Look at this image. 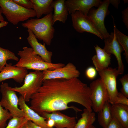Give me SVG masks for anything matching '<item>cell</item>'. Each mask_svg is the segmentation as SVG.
Masks as SVG:
<instances>
[{
    "instance_id": "obj_16",
    "label": "cell",
    "mask_w": 128,
    "mask_h": 128,
    "mask_svg": "<svg viewBox=\"0 0 128 128\" xmlns=\"http://www.w3.org/2000/svg\"><path fill=\"white\" fill-rule=\"evenodd\" d=\"M27 31L28 36L27 39L34 53L39 56L45 62L52 63V52L47 50L44 43L42 44L38 42L37 39L30 30L28 29Z\"/></svg>"
},
{
    "instance_id": "obj_13",
    "label": "cell",
    "mask_w": 128,
    "mask_h": 128,
    "mask_svg": "<svg viewBox=\"0 0 128 128\" xmlns=\"http://www.w3.org/2000/svg\"><path fill=\"white\" fill-rule=\"evenodd\" d=\"M28 73L27 69L21 67L15 66L11 63L7 64L0 72V82L12 79L18 83H21Z\"/></svg>"
},
{
    "instance_id": "obj_26",
    "label": "cell",
    "mask_w": 128,
    "mask_h": 128,
    "mask_svg": "<svg viewBox=\"0 0 128 128\" xmlns=\"http://www.w3.org/2000/svg\"><path fill=\"white\" fill-rule=\"evenodd\" d=\"M28 121L24 116L13 117L5 128H22Z\"/></svg>"
},
{
    "instance_id": "obj_38",
    "label": "cell",
    "mask_w": 128,
    "mask_h": 128,
    "mask_svg": "<svg viewBox=\"0 0 128 128\" xmlns=\"http://www.w3.org/2000/svg\"><path fill=\"white\" fill-rule=\"evenodd\" d=\"M2 14L1 9L0 7V22H3L5 21L4 18L2 15Z\"/></svg>"
},
{
    "instance_id": "obj_14",
    "label": "cell",
    "mask_w": 128,
    "mask_h": 128,
    "mask_svg": "<svg viewBox=\"0 0 128 128\" xmlns=\"http://www.w3.org/2000/svg\"><path fill=\"white\" fill-rule=\"evenodd\" d=\"M41 116L47 120H53L56 128H74L76 123V117L68 116L59 111L44 113Z\"/></svg>"
},
{
    "instance_id": "obj_4",
    "label": "cell",
    "mask_w": 128,
    "mask_h": 128,
    "mask_svg": "<svg viewBox=\"0 0 128 128\" xmlns=\"http://www.w3.org/2000/svg\"><path fill=\"white\" fill-rule=\"evenodd\" d=\"M2 13L8 21L14 25L36 16L33 9H27L18 5L12 0H0Z\"/></svg>"
},
{
    "instance_id": "obj_33",
    "label": "cell",
    "mask_w": 128,
    "mask_h": 128,
    "mask_svg": "<svg viewBox=\"0 0 128 128\" xmlns=\"http://www.w3.org/2000/svg\"><path fill=\"white\" fill-rule=\"evenodd\" d=\"M123 21L126 27L128 28V7L122 12Z\"/></svg>"
},
{
    "instance_id": "obj_24",
    "label": "cell",
    "mask_w": 128,
    "mask_h": 128,
    "mask_svg": "<svg viewBox=\"0 0 128 128\" xmlns=\"http://www.w3.org/2000/svg\"><path fill=\"white\" fill-rule=\"evenodd\" d=\"M114 31L117 40L122 47L124 51V55L126 61L128 62V37L119 31L116 28L114 22Z\"/></svg>"
},
{
    "instance_id": "obj_32",
    "label": "cell",
    "mask_w": 128,
    "mask_h": 128,
    "mask_svg": "<svg viewBox=\"0 0 128 128\" xmlns=\"http://www.w3.org/2000/svg\"><path fill=\"white\" fill-rule=\"evenodd\" d=\"M116 104L128 105V99L120 92H119L118 97Z\"/></svg>"
},
{
    "instance_id": "obj_15",
    "label": "cell",
    "mask_w": 128,
    "mask_h": 128,
    "mask_svg": "<svg viewBox=\"0 0 128 128\" xmlns=\"http://www.w3.org/2000/svg\"><path fill=\"white\" fill-rule=\"evenodd\" d=\"M102 1L100 0H67L65 3L69 14L79 11L87 15L91 8L98 7Z\"/></svg>"
},
{
    "instance_id": "obj_6",
    "label": "cell",
    "mask_w": 128,
    "mask_h": 128,
    "mask_svg": "<svg viewBox=\"0 0 128 128\" xmlns=\"http://www.w3.org/2000/svg\"><path fill=\"white\" fill-rule=\"evenodd\" d=\"M11 88L6 82L0 85V91L2 96L0 104L3 108L9 111L12 117H25L24 112L19 107V98L16 92Z\"/></svg>"
},
{
    "instance_id": "obj_9",
    "label": "cell",
    "mask_w": 128,
    "mask_h": 128,
    "mask_svg": "<svg viewBox=\"0 0 128 128\" xmlns=\"http://www.w3.org/2000/svg\"><path fill=\"white\" fill-rule=\"evenodd\" d=\"M90 98L92 103V108L96 112H98L102 108L109 97L105 86L100 78L91 83Z\"/></svg>"
},
{
    "instance_id": "obj_2",
    "label": "cell",
    "mask_w": 128,
    "mask_h": 128,
    "mask_svg": "<svg viewBox=\"0 0 128 128\" xmlns=\"http://www.w3.org/2000/svg\"><path fill=\"white\" fill-rule=\"evenodd\" d=\"M52 15L51 13L41 18H31L22 23L21 25L30 30L37 39L50 45L55 32L52 23Z\"/></svg>"
},
{
    "instance_id": "obj_34",
    "label": "cell",
    "mask_w": 128,
    "mask_h": 128,
    "mask_svg": "<svg viewBox=\"0 0 128 128\" xmlns=\"http://www.w3.org/2000/svg\"><path fill=\"white\" fill-rule=\"evenodd\" d=\"M26 124L28 128H42L30 120L28 121Z\"/></svg>"
},
{
    "instance_id": "obj_8",
    "label": "cell",
    "mask_w": 128,
    "mask_h": 128,
    "mask_svg": "<svg viewBox=\"0 0 128 128\" xmlns=\"http://www.w3.org/2000/svg\"><path fill=\"white\" fill-rule=\"evenodd\" d=\"M98 72L108 92V101L111 104H116L119 94L117 87L116 79L119 74L117 69L108 67Z\"/></svg>"
},
{
    "instance_id": "obj_23",
    "label": "cell",
    "mask_w": 128,
    "mask_h": 128,
    "mask_svg": "<svg viewBox=\"0 0 128 128\" xmlns=\"http://www.w3.org/2000/svg\"><path fill=\"white\" fill-rule=\"evenodd\" d=\"M82 117L76 123L74 128H88L93 123L96 118L95 113L85 108Z\"/></svg>"
},
{
    "instance_id": "obj_10",
    "label": "cell",
    "mask_w": 128,
    "mask_h": 128,
    "mask_svg": "<svg viewBox=\"0 0 128 128\" xmlns=\"http://www.w3.org/2000/svg\"><path fill=\"white\" fill-rule=\"evenodd\" d=\"M71 14L73 26L77 32L81 33L85 32H89L101 39H103L87 15L79 11H76Z\"/></svg>"
},
{
    "instance_id": "obj_22",
    "label": "cell",
    "mask_w": 128,
    "mask_h": 128,
    "mask_svg": "<svg viewBox=\"0 0 128 128\" xmlns=\"http://www.w3.org/2000/svg\"><path fill=\"white\" fill-rule=\"evenodd\" d=\"M111 105V104L108 101H106L98 112V122L103 128H106L112 119Z\"/></svg>"
},
{
    "instance_id": "obj_27",
    "label": "cell",
    "mask_w": 128,
    "mask_h": 128,
    "mask_svg": "<svg viewBox=\"0 0 128 128\" xmlns=\"http://www.w3.org/2000/svg\"><path fill=\"white\" fill-rule=\"evenodd\" d=\"M12 118L7 110L4 109L0 103V128H5L7 126V121Z\"/></svg>"
},
{
    "instance_id": "obj_18",
    "label": "cell",
    "mask_w": 128,
    "mask_h": 128,
    "mask_svg": "<svg viewBox=\"0 0 128 128\" xmlns=\"http://www.w3.org/2000/svg\"><path fill=\"white\" fill-rule=\"evenodd\" d=\"M94 47L96 55L93 56L92 59L95 68L98 72L108 67L110 64L111 55L97 45Z\"/></svg>"
},
{
    "instance_id": "obj_36",
    "label": "cell",
    "mask_w": 128,
    "mask_h": 128,
    "mask_svg": "<svg viewBox=\"0 0 128 128\" xmlns=\"http://www.w3.org/2000/svg\"><path fill=\"white\" fill-rule=\"evenodd\" d=\"M110 3L111 4L116 8H117L120 1L119 0H109Z\"/></svg>"
},
{
    "instance_id": "obj_31",
    "label": "cell",
    "mask_w": 128,
    "mask_h": 128,
    "mask_svg": "<svg viewBox=\"0 0 128 128\" xmlns=\"http://www.w3.org/2000/svg\"><path fill=\"white\" fill-rule=\"evenodd\" d=\"M106 128H125L123 125L116 119H112Z\"/></svg>"
},
{
    "instance_id": "obj_3",
    "label": "cell",
    "mask_w": 128,
    "mask_h": 128,
    "mask_svg": "<svg viewBox=\"0 0 128 128\" xmlns=\"http://www.w3.org/2000/svg\"><path fill=\"white\" fill-rule=\"evenodd\" d=\"M20 57L18 62L13 65L15 66L23 67L27 69L43 71L54 70L65 65L62 63H54L45 62L39 55L35 54L31 48L23 47L22 50L17 53Z\"/></svg>"
},
{
    "instance_id": "obj_5",
    "label": "cell",
    "mask_w": 128,
    "mask_h": 128,
    "mask_svg": "<svg viewBox=\"0 0 128 128\" xmlns=\"http://www.w3.org/2000/svg\"><path fill=\"white\" fill-rule=\"evenodd\" d=\"M21 86L11 87V89L18 93L26 102L30 101L31 96L37 92L42 85L44 81L42 71H35L28 73Z\"/></svg>"
},
{
    "instance_id": "obj_21",
    "label": "cell",
    "mask_w": 128,
    "mask_h": 128,
    "mask_svg": "<svg viewBox=\"0 0 128 128\" xmlns=\"http://www.w3.org/2000/svg\"><path fill=\"white\" fill-rule=\"evenodd\" d=\"M30 0L37 18H39L43 15H46L52 13L53 10L52 5L53 0Z\"/></svg>"
},
{
    "instance_id": "obj_17",
    "label": "cell",
    "mask_w": 128,
    "mask_h": 128,
    "mask_svg": "<svg viewBox=\"0 0 128 128\" xmlns=\"http://www.w3.org/2000/svg\"><path fill=\"white\" fill-rule=\"evenodd\" d=\"M18 105L20 109L24 112L25 117L29 120L42 128H53L48 127L46 119L29 107L21 96L19 97Z\"/></svg>"
},
{
    "instance_id": "obj_7",
    "label": "cell",
    "mask_w": 128,
    "mask_h": 128,
    "mask_svg": "<svg viewBox=\"0 0 128 128\" xmlns=\"http://www.w3.org/2000/svg\"><path fill=\"white\" fill-rule=\"evenodd\" d=\"M110 4L109 0L102 1L97 9L91 8L87 15L96 29L104 39L110 36L104 23L105 18L109 13L108 7Z\"/></svg>"
},
{
    "instance_id": "obj_29",
    "label": "cell",
    "mask_w": 128,
    "mask_h": 128,
    "mask_svg": "<svg viewBox=\"0 0 128 128\" xmlns=\"http://www.w3.org/2000/svg\"><path fill=\"white\" fill-rule=\"evenodd\" d=\"M19 5L26 9H33V4L30 0H12Z\"/></svg>"
},
{
    "instance_id": "obj_28",
    "label": "cell",
    "mask_w": 128,
    "mask_h": 128,
    "mask_svg": "<svg viewBox=\"0 0 128 128\" xmlns=\"http://www.w3.org/2000/svg\"><path fill=\"white\" fill-rule=\"evenodd\" d=\"M122 85L120 91L126 97L128 98V74H125L119 79Z\"/></svg>"
},
{
    "instance_id": "obj_30",
    "label": "cell",
    "mask_w": 128,
    "mask_h": 128,
    "mask_svg": "<svg viewBox=\"0 0 128 128\" xmlns=\"http://www.w3.org/2000/svg\"><path fill=\"white\" fill-rule=\"evenodd\" d=\"M97 74V70L95 68L90 67L87 68L85 71V75L89 79L92 80L95 78Z\"/></svg>"
},
{
    "instance_id": "obj_20",
    "label": "cell",
    "mask_w": 128,
    "mask_h": 128,
    "mask_svg": "<svg viewBox=\"0 0 128 128\" xmlns=\"http://www.w3.org/2000/svg\"><path fill=\"white\" fill-rule=\"evenodd\" d=\"M110 108L112 117L117 120L125 128H128V105L111 104Z\"/></svg>"
},
{
    "instance_id": "obj_19",
    "label": "cell",
    "mask_w": 128,
    "mask_h": 128,
    "mask_svg": "<svg viewBox=\"0 0 128 128\" xmlns=\"http://www.w3.org/2000/svg\"><path fill=\"white\" fill-rule=\"evenodd\" d=\"M52 5L54 10V14L52 15L53 25L58 21L64 23L67 20L69 13L65 0H53Z\"/></svg>"
},
{
    "instance_id": "obj_25",
    "label": "cell",
    "mask_w": 128,
    "mask_h": 128,
    "mask_svg": "<svg viewBox=\"0 0 128 128\" xmlns=\"http://www.w3.org/2000/svg\"><path fill=\"white\" fill-rule=\"evenodd\" d=\"M19 59L13 52L0 47V72L7 64L8 60H13L18 61Z\"/></svg>"
},
{
    "instance_id": "obj_41",
    "label": "cell",
    "mask_w": 128,
    "mask_h": 128,
    "mask_svg": "<svg viewBox=\"0 0 128 128\" xmlns=\"http://www.w3.org/2000/svg\"></svg>"
},
{
    "instance_id": "obj_1",
    "label": "cell",
    "mask_w": 128,
    "mask_h": 128,
    "mask_svg": "<svg viewBox=\"0 0 128 128\" xmlns=\"http://www.w3.org/2000/svg\"><path fill=\"white\" fill-rule=\"evenodd\" d=\"M90 87L78 78L44 80L37 92L31 96L30 107L41 116L44 113L72 109L76 112L82 110L71 102L78 103L92 111Z\"/></svg>"
},
{
    "instance_id": "obj_40",
    "label": "cell",
    "mask_w": 128,
    "mask_h": 128,
    "mask_svg": "<svg viewBox=\"0 0 128 128\" xmlns=\"http://www.w3.org/2000/svg\"><path fill=\"white\" fill-rule=\"evenodd\" d=\"M22 128H28L26 124Z\"/></svg>"
},
{
    "instance_id": "obj_39",
    "label": "cell",
    "mask_w": 128,
    "mask_h": 128,
    "mask_svg": "<svg viewBox=\"0 0 128 128\" xmlns=\"http://www.w3.org/2000/svg\"><path fill=\"white\" fill-rule=\"evenodd\" d=\"M88 128H96L93 125H92L90 126Z\"/></svg>"
},
{
    "instance_id": "obj_11",
    "label": "cell",
    "mask_w": 128,
    "mask_h": 128,
    "mask_svg": "<svg viewBox=\"0 0 128 128\" xmlns=\"http://www.w3.org/2000/svg\"><path fill=\"white\" fill-rule=\"evenodd\" d=\"M42 72L44 80L57 79H68L78 78L80 74L79 71L75 66L71 62L68 63L61 68L52 70H46Z\"/></svg>"
},
{
    "instance_id": "obj_37",
    "label": "cell",
    "mask_w": 128,
    "mask_h": 128,
    "mask_svg": "<svg viewBox=\"0 0 128 128\" xmlns=\"http://www.w3.org/2000/svg\"><path fill=\"white\" fill-rule=\"evenodd\" d=\"M8 22L6 21H4L3 22H0V28L6 26L7 25Z\"/></svg>"
},
{
    "instance_id": "obj_35",
    "label": "cell",
    "mask_w": 128,
    "mask_h": 128,
    "mask_svg": "<svg viewBox=\"0 0 128 128\" xmlns=\"http://www.w3.org/2000/svg\"><path fill=\"white\" fill-rule=\"evenodd\" d=\"M47 125L48 127L50 128H53L55 125V122L52 119H49L46 121Z\"/></svg>"
},
{
    "instance_id": "obj_12",
    "label": "cell",
    "mask_w": 128,
    "mask_h": 128,
    "mask_svg": "<svg viewBox=\"0 0 128 128\" xmlns=\"http://www.w3.org/2000/svg\"><path fill=\"white\" fill-rule=\"evenodd\" d=\"M104 42L103 49L108 53L113 54L115 56L117 61V69L119 74H122L124 72V66L122 59L121 53L123 50L117 41L114 32L111 33L109 37L105 39Z\"/></svg>"
}]
</instances>
